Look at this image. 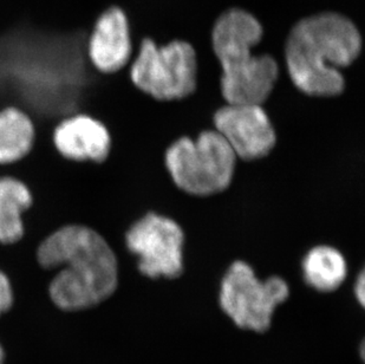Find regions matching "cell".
Wrapping results in <instances>:
<instances>
[{"instance_id": "6da1fadb", "label": "cell", "mask_w": 365, "mask_h": 364, "mask_svg": "<svg viewBox=\"0 0 365 364\" xmlns=\"http://www.w3.org/2000/svg\"><path fill=\"white\" fill-rule=\"evenodd\" d=\"M35 258L45 271L59 270L48 284V295L63 311L93 308L118 289V255L93 227L82 223L58 227L39 241Z\"/></svg>"}, {"instance_id": "7a4b0ae2", "label": "cell", "mask_w": 365, "mask_h": 364, "mask_svg": "<svg viewBox=\"0 0 365 364\" xmlns=\"http://www.w3.org/2000/svg\"><path fill=\"white\" fill-rule=\"evenodd\" d=\"M362 51L355 23L337 12H322L293 25L285 43L286 69L297 89L307 96L337 97L344 75Z\"/></svg>"}, {"instance_id": "3957f363", "label": "cell", "mask_w": 365, "mask_h": 364, "mask_svg": "<svg viewBox=\"0 0 365 364\" xmlns=\"http://www.w3.org/2000/svg\"><path fill=\"white\" fill-rule=\"evenodd\" d=\"M264 35L260 21L248 11L233 7L214 23L212 46L220 63V89L226 104L262 106L279 79V66L269 55H255Z\"/></svg>"}, {"instance_id": "277c9868", "label": "cell", "mask_w": 365, "mask_h": 364, "mask_svg": "<svg viewBox=\"0 0 365 364\" xmlns=\"http://www.w3.org/2000/svg\"><path fill=\"white\" fill-rule=\"evenodd\" d=\"M237 156L217 131H205L197 140L182 136L165 151V165L176 187L192 196L207 198L232 185Z\"/></svg>"}, {"instance_id": "5b68a950", "label": "cell", "mask_w": 365, "mask_h": 364, "mask_svg": "<svg viewBox=\"0 0 365 364\" xmlns=\"http://www.w3.org/2000/svg\"><path fill=\"white\" fill-rule=\"evenodd\" d=\"M129 76L135 88L154 100H183L197 89V51L186 41L158 45L152 38H145Z\"/></svg>"}, {"instance_id": "8992f818", "label": "cell", "mask_w": 365, "mask_h": 364, "mask_svg": "<svg viewBox=\"0 0 365 364\" xmlns=\"http://www.w3.org/2000/svg\"><path fill=\"white\" fill-rule=\"evenodd\" d=\"M289 295V284L282 277L260 280L251 265L235 261L222 278L219 300L221 309L239 328L265 333L277 306Z\"/></svg>"}, {"instance_id": "52a82bcc", "label": "cell", "mask_w": 365, "mask_h": 364, "mask_svg": "<svg viewBox=\"0 0 365 364\" xmlns=\"http://www.w3.org/2000/svg\"><path fill=\"white\" fill-rule=\"evenodd\" d=\"M185 232L175 220L149 212L135 221L124 236L128 251L138 258L142 275L152 279L182 275Z\"/></svg>"}, {"instance_id": "ba28073f", "label": "cell", "mask_w": 365, "mask_h": 364, "mask_svg": "<svg viewBox=\"0 0 365 364\" xmlns=\"http://www.w3.org/2000/svg\"><path fill=\"white\" fill-rule=\"evenodd\" d=\"M213 123L214 131L244 161L262 160L276 147V129L262 106L225 104L214 113Z\"/></svg>"}, {"instance_id": "9c48e42d", "label": "cell", "mask_w": 365, "mask_h": 364, "mask_svg": "<svg viewBox=\"0 0 365 364\" xmlns=\"http://www.w3.org/2000/svg\"><path fill=\"white\" fill-rule=\"evenodd\" d=\"M59 156L75 163H103L111 154L113 138L107 126L88 113L63 118L52 131Z\"/></svg>"}, {"instance_id": "30bf717a", "label": "cell", "mask_w": 365, "mask_h": 364, "mask_svg": "<svg viewBox=\"0 0 365 364\" xmlns=\"http://www.w3.org/2000/svg\"><path fill=\"white\" fill-rule=\"evenodd\" d=\"M86 54L93 68L104 75H113L129 64L133 55L130 24L120 6L101 12L93 24Z\"/></svg>"}, {"instance_id": "8fae6325", "label": "cell", "mask_w": 365, "mask_h": 364, "mask_svg": "<svg viewBox=\"0 0 365 364\" xmlns=\"http://www.w3.org/2000/svg\"><path fill=\"white\" fill-rule=\"evenodd\" d=\"M26 183L16 176H0V245L12 246L25 237V214L34 206Z\"/></svg>"}, {"instance_id": "7c38bea8", "label": "cell", "mask_w": 365, "mask_h": 364, "mask_svg": "<svg viewBox=\"0 0 365 364\" xmlns=\"http://www.w3.org/2000/svg\"><path fill=\"white\" fill-rule=\"evenodd\" d=\"M37 141L36 124L19 107L0 109V166L16 165L28 158Z\"/></svg>"}, {"instance_id": "4fadbf2b", "label": "cell", "mask_w": 365, "mask_h": 364, "mask_svg": "<svg viewBox=\"0 0 365 364\" xmlns=\"http://www.w3.org/2000/svg\"><path fill=\"white\" fill-rule=\"evenodd\" d=\"M303 275L307 285L321 292H332L344 283L348 264L337 248L319 245L304 257Z\"/></svg>"}, {"instance_id": "5bb4252c", "label": "cell", "mask_w": 365, "mask_h": 364, "mask_svg": "<svg viewBox=\"0 0 365 364\" xmlns=\"http://www.w3.org/2000/svg\"><path fill=\"white\" fill-rule=\"evenodd\" d=\"M14 302V292L12 283L6 273L0 270V317L12 308Z\"/></svg>"}, {"instance_id": "9a60e30c", "label": "cell", "mask_w": 365, "mask_h": 364, "mask_svg": "<svg viewBox=\"0 0 365 364\" xmlns=\"http://www.w3.org/2000/svg\"><path fill=\"white\" fill-rule=\"evenodd\" d=\"M355 295L361 305H365V275L364 271L359 272L355 283Z\"/></svg>"}, {"instance_id": "2e32d148", "label": "cell", "mask_w": 365, "mask_h": 364, "mask_svg": "<svg viewBox=\"0 0 365 364\" xmlns=\"http://www.w3.org/2000/svg\"><path fill=\"white\" fill-rule=\"evenodd\" d=\"M0 364H4V350L1 345H0Z\"/></svg>"}]
</instances>
